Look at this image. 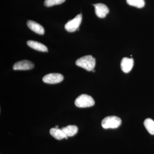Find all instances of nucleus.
Instances as JSON below:
<instances>
[{"label":"nucleus","mask_w":154,"mask_h":154,"mask_svg":"<svg viewBox=\"0 0 154 154\" xmlns=\"http://www.w3.org/2000/svg\"><path fill=\"white\" fill-rule=\"evenodd\" d=\"M95 9V13L96 16L100 18H104L109 12V9L107 6L102 3L94 5Z\"/></svg>","instance_id":"7"},{"label":"nucleus","mask_w":154,"mask_h":154,"mask_svg":"<svg viewBox=\"0 0 154 154\" xmlns=\"http://www.w3.org/2000/svg\"><path fill=\"white\" fill-rule=\"evenodd\" d=\"M64 133L67 137H72L77 133L78 128L75 125H69L61 128Z\"/></svg>","instance_id":"12"},{"label":"nucleus","mask_w":154,"mask_h":154,"mask_svg":"<svg viewBox=\"0 0 154 154\" xmlns=\"http://www.w3.org/2000/svg\"><path fill=\"white\" fill-rule=\"evenodd\" d=\"M66 0H45L44 5L47 7L60 5L65 2Z\"/></svg>","instance_id":"15"},{"label":"nucleus","mask_w":154,"mask_h":154,"mask_svg":"<svg viewBox=\"0 0 154 154\" xmlns=\"http://www.w3.org/2000/svg\"><path fill=\"white\" fill-rule=\"evenodd\" d=\"M82 19V14H79L76 16L75 18L69 21L65 25V28L67 31L73 32L78 29L81 25Z\"/></svg>","instance_id":"4"},{"label":"nucleus","mask_w":154,"mask_h":154,"mask_svg":"<svg viewBox=\"0 0 154 154\" xmlns=\"http://www.w3.org/2000/svg\"><path fill=\"white\" fill-rule=\"evenodd\" d=\"M27 24L28 28L35 33L41 34V35L44 34L45 33L44 28L37 22L32 20H28L27 22Z\"/></svg>","instance_id":"9"},{"label":"nucleus","mask_w":154,"mask_h":154,"mask_svg":"<svg viewBox=\"0 0 154 154\" xmlns=\"http://www.w3.org/2000/svg\"><path fill=\"white\" fill-rule=\"evenodd\" d=\"M75 104L77 107L84 108L93 106L95 104V101L91 96L82 94L75 99Z\"/></svg>","instance_id":"3"},{"label":"nucleus","mask_w":154,"mask_h":154,"mask_svg":"<svg viewBox=\"0 0 154 154\" xmlns=\"http://www.w3.org/2000/svg\"><path fill=\"white\" fill-rule=\"evenodd\" d=\"M75 64L77 66L85 69L88 71H91L96 65V60L92 56H85L78 59Z\"/></svg>","instance_id":"1"},{"label":"nucleus","mask_w":154,"mask_h":154,"mask_svg":"<svg viewBox=\"0 0 154 154\" xmlns=\"http://www.w3.org/2000/svg\"><path fill=\"white\" fill-rule=\"evenodd\" d=\"M63 75L59 73H50L45 75L42 78L44 82L49 84H55L60 83L63 80Z\"/></svg>","instance_id":"5"},{"label":"nucleus","mask_w":154,"mask_h":154,"mask_svg":"<svg viewBox=\"0 0 154 154\" xmlns=\"http://www.w3.org/2000/svg\"><path fill=\"white\" fill-rule=\"evenodd\" d=\"M127 3L130 6L141 8L145 5L144 0H126Z\"/></svg>","instance_id":"14"},{"label":"nucleus","mask_w":154,"mask_h":154,"mask_svg":"<svg viewBox=\"0 0 154 154\" xmlns=\"http://www.w3.org/2000/svg\"><path fill=\"white\" fill-rule=\"evenodd\" d=\"M134 66V60L132 58L124 57L121 60L122 70L125 73H128L132 69Z\"/></svg>","instance_id":"8"},{"label":"nucleus","mask_w":154,"mask_h":154,"mask_svg":"<svg viewBox=\"0 0 154 154\" xmlns=\"http://www.w3.org/2000/svg\"><path fill=\"white\" fill-rule=\"evenodd\" d=\"M121 119L116 116H109L102 120V126L105 129L116 128L121 125Z\"/></svg>","instance_id":"2"},{"label":"nucleus","mask_w":154,"mask_h":154,"mask_svg":"<svg viewBox=\"0 0 154 154\" xmlns=\"http://www.w3.org/2000/svg\"><path fill=\"white\" fill-rule=\"evenodd\" d=\"M34 64L28 60L19 61L14 64L13 69L14 70H27L33 69Z\"/></svg>","instance_id":"6"},{"label":"nucleus","mask_w":154,"mask_h":154,"mask_svg":"<svg viewBox=\"0 0 154 154\" xmlns=\"http://www.w3.org/2000/svg\"><path fill=\"white\" fill-rule=\"evenodd\" d=\"M55 128H58V126H57V125H56V126H55Z\"/></svg>","instance_id":"16"},{"label":"nucleus","mask_w":154,"mask_h":154,"mask_svg":"<svg viewBox=\"0 0 154 154\" xmlns=\"http://www.w3.org/2000/svg\"><path fill=\"white\" fill-rule=\"evenodd\" d=\"M49 132L50 134L52 137L58 140H61L63 138H65L66 139L68 138V137L66 135L61 129L56 128H53L50 130Z\"/></svg>","instance_id":"11"},{"label":"nucleus","mask_w":154,"mask_h":154,"mask_svg":"<svg viewBox=\"0 0 154 154\" xmlns=\"http://www.w3.org/2000/svg\"><path fill=\"white\" fill-rule=\"evenodd\" d=\"M144 125L149 133L154 135V121L150 118H147L144 122Z\"/></svg>","instance_id":"13"},{"label":"nucleus","mask_w":154,"mask_h":154,"mask_svg":"<svg viewBox=\"0 0 154 154\" xmlns=\"http://www.w3.org/2000/svg\"><path fill=\"white\" fill-rule=\"evenodd\" d=\"M27 43L29 47L38 51H42V52L48 51L47 47L46 46L38 42L29 40L27 42Z\"/></svg>","instance_id":"10"}]
</instances>
